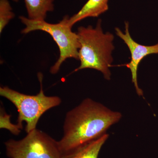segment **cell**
Returning <instances> with one entry per match:
<instances>
[{"mask_svg": "<svg viewBox=\"0 0 158 158\" xmlns=\"http://www.w3.org/2000/svg\"><path fill=\"white\" fill-rule=\"evenodd\" d=\"M129 23L125 22V32L123 33L118 27L115 28L116 35L121 38L129 49L131 54V61L126 65L131 70L132 82L134 84L136 92L139 96H143V91L138 86L137 72L138 66L144 57L151 54H158V43L155 45H141L135 41L131 37L129 32Z\"/></svg>", "mask_w": 158, "mask_h": 158, "instance_id": "cell-6", "label": "cell"}, {"mask_svg": "<svg viewBox=\"0 0 158 158\" xmlns=\"http://www.w3.org/2000/svg\"><path fill=\"white\" fill-rule=\"evenodd\" d=\"M10 115H7L3 110L1 111V128H6L9 130L12 134L18 135L20 133L21 128L18 125L11 123L10 121Z\"/></svg>", "mask_w": 158, "mask_h": 158, "instance_id": "cell-11", "label": "cell"}, {"mask_svg": "<svg viewBox=\"0 0 158 158\" xmlns=\"http://www.w3.org/2000/svg\"><path fill=\"white\" fill-rule=\"evenodd\" d=\"M40 90L35 95H28L5 86L0 88V95L7 98L15 106L19 113L17 124L22 128V123H26L25 131L28 133L36 128L41 116L51 108L59 106L62 100L58 96H47L43 90L42 73L37 75Z\"/></svg>", "mask_w": 158, "mask_h": 158, "instance_id": "cell-3", "label": "cell"}, {"mask_svg": "<svg viewBox=\"0 0 158 158\" xmlns=\"http://www.w3.org/2000/svg\"><path fill=\"white\" fill-rule=\"evenodd\" d=\"M12 1H14V2H18L19 0H12Z\"/></svg>", "mask_w": 158, "mask_h": 158, "instance_id": "cell-12", "label": "cell"}, {"mask_svg": "<svg viewBox=\"0 0 158 158\" xmlns=\"http://www.w3.org/2000/svg\"><path fill=\"white\" fill-rule=\"evenodd\" d=\"M80 48L79 50L80 66L74 72L93 69L101 72L105 79L110 80V68L113 61L112 52L114 36L110 32L104 33L102 27L101 19H98L95 27L89 25L78 28Z\"/></svg>", "mask_w": 158, "mask_h": 158, "instance_id": "cell-2", "label": "cell"}, {"mask_svg": "<svg viewBox=\"0 0 158 158\" xmlns=\"http://www.w3.org/2000/svg\"><path fill=\"white\" fill-rule=\"evenodd\" d=\"M109 0H88L82 9L73 16L69 17V25H74L88 17H98L109 9Z\"/></svg>", "mask_w": 158, "mask_h": 158, "instance_id": "cell-7", "label": "cell"}, {"mask_svg": "<svg viewBox=\"0 0 158 158\" xmlns=\"http://www.w3.org/2000/svg\"><path fill=\"white\" fill-rule=\"evenodd\" d=\"M15 16L8 0H0V34Z\"/></svg>", "mask_w": 158, "mask_h": 158, "instance_id": "cell-10", "label": "cell"}, {"mask_svg": "<svg viewBox=\"0 0 158 158\" xmlns=\"http://www.w3.org/2000/svg\"><path fill=\"white\" fill-rule=\"evenodd\" d=\"M10 158H62L58 141L35 129L20 140L10 139L5 143Z\"/></svg>", "mask_w": 158, "mask_h": 158, "instance_id": "cell-5", "label": "cell"}, {"mask_svg": "<svg viewBox=\"0 0 158 158\" xmlns=\"http://www.w3.org/2000/svg\"><path fill=\"white\" fill-rule=\"evenodd\" d=\"M28 18L34 20H45L48 12L54 10L55 0H24Z\"/></svg>", "mask_w": 158, "mask_h": 158, "instance_id": "cell-9", "label": "cell"}, {"mask_svg": "<svg viewBox=\"0 0 158 158\" xmlns=\"http://www.w3.org/2000/svg\"><path fill=\"white\" fill-rule=\"evenodd\" d=\"M121 117L119 112L112 111L91 99H85L65 116L63 137L58 141L62 155L106 134Z\"/></svg>", "mask_w": 158, "mask_h": 158, "instance_id": "cell-1", "label": "cell"}, {"mask_svg": "<svg viewBox=\"0 0 158 158\" xmlns=\"http://www.w3.org/2000/svg\"><path fill=\"white\" fill-rule=\"evenodd\" d=\"M108 138L109 135L105 134L70 152L62 155V158H98L102 147Z\"/></svg>", "mask_w": 158, "mask_h": 158, "instance_id": "cell-8", "label": "cell"}, {"mask_svg": "<svg viewBox=\"0 0 158 158\" xmlns=\"http://www.w3.org/2000/svg\"><path fill=\"white\" fill-rule=\"evenodd\" d=\"M69 16L66 15L59 23L52 24L45 20H34L24 16L19 17L21 22L25 26L21 31L22 34H28L36 31H44L49 34L57 44L60 56L50 69L51 73L53 74L59 72L63 62L68 58L79 60L80 44L78 36L77 33L72 31V27L69 25Z\"/></svg>", "mask_w": 158, "mask_h": 158, "instance_id": "cell-4", "label": "cell"}]
</instances>
